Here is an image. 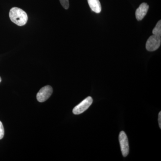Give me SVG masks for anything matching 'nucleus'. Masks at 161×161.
<instances>
[{
	"label": "nucleus",
	"instance_id": "f257e3e1",
	"mask_svg": "<svg viewBox=\"0 0 161 161\" xmlns=\"http://www.w3.org/2000/svg\"><path fill=\"white\" fill-rule=\"evenodd\" d=\"M9 16L12 22L19 26L25 25L28 20L26 13L18 7H13L10 9Z\"/></svg>",
	"mask_w": 161,
	"mask_h": 161
},
{
	"label": "nucleus",
	"instance_id": "f03ea898",
	"mask_svg": "<svg viewBox=\"0 0 161 161\" xmlns=\"http://www.w3.org/2000/svg\"><path fill=\"white\" fill-rule=\"evenodd\" d=\"M161 43V36L152 35L147 40L146 43V48L148 51H155L160 47Z\"/></svg>",
	"mask_w": 161,
	"mask_h": 161
},
{
	"label": "nucleus",
	"instance_id": "7ed1b4c3",
	"mask_svg": "<svg viewBox=\"0 0 161 161\" xmlns=\"http://www.w3.org/2000/svg\"><path fill=\"white\" fill-rule=\"evenodd\" d=\"M119 140L122 155L124 157H126L130 152V147L128 137L125 132L121 131L120 132L119 136Z\"/></svg>",
	"mask_w": 161,
	"mask_h": 161
},
{
	"label": "nucleus",
	"instance_id": "20e7f679",
	"mask_svg": "<svg viewBox=\"0 0 161 161\" xmlns=\"http://www.w3.org/2000/svg\"><path fill=\"white\" fill-rule=\"evenodd\" d=\"M93 103L92 97H88L73 109V112L75 115H79L88 109Z\"/></svg>",
	"mask_w": 161,
	"mask_h": 161
},
{
	"label": "nucleus",
	"instance_id": "39448f33",
	"mask_svg": "<svg viewBox=\"0 0 161 161\" xmlns=\"http://www.w3.org/2000/svg\"><path fill=\"white\" fill-rule=\"evenodd\" d=\"M53 92V88L50 86L43 87L37 94L36 98L37 100L40 102H44L50 97Z\"/></svg>",
	"mask_w": 161,
	"mask_h": 161
},
{
	"label": "nucleus",
	"instance_id": "423d86ee",
	"mask_svg": "<svg viewBox=\"0 0 161 161\" xmlns=\"http://www.w3.org/2000/svg\"><path fill=\"white\" fill-rule=\"evenodd\" d=\"M149 6L147 3H142L136 11V17L138 21H141L147 14Z\"/></svg>",
	"mask_w": 161,
	"mask_h": 161
},
{
	"label": "nucleus",
	"instance_id": "0eeeda50",
	"mask_svg": "<svg viewBox=\"0 0 161 161\" xmlns=\"http://www.w3.org/2000/svg\"><path fill=\"white\" fill-rule=\"evenodd\" d=\"M87 1L92 11L97 14L101 12L102 7L99 0H87Z\"/></svg>",
	"mask_w": 161,
	"mask_h": 161
},
{
	"label": "nucleus",
	"instance_id": "6e6552de",
	"mask_svg": "<svg viewBox=\"0 0 161 161\" xmlns=\"http://www.w3.org/2000/svg\"><path fill=\"white\" fill-rule=\"evenodd\" d=\"M153 34L161 36V21L159 20L157 23L155 27L152 31Z\"/></svg>",
	"mask_w": 161,
	"mask_h": 161
},
{
	"label": "nucleus",
	"instance_id": "1a4fd4ad",
	"mask_svg": "<svg viewBox=\"0 0 161 161\" xmlns=\"http://www.w3.org/2000/svg\"><path fill=\"white\" fill-rule=\"evenodd\" d=\"M60 4L64 9H67L69 8V0H60Z\"/></svg>",
	"mask_w": 161,
	"mask_h": 161
},
{
	"label": "nucleus",
	"instance_id": "9d476101",
	"mask_svg": "<svg viewBox=\"0 0 161 161\" xmlns=\"http://www.w3.org/2000/svg\"><path fill=\"white\" fill-rule=\"evenodd\" d=\"M4 129L3 127V124L2 122L0 121V140L2 139L4 136Z\"/></svg>",
	"mask_w": 161,
	"mask_h": 161
},
{
	"label": "nucleus",
	"instance_id": "9b49d317",
	"mask_svg": "<svg viewBox=\"0 0 161 161\" xmlns=\"http://www.w3.org/2000/svg\"><path fill=\"white\" fill-rule=\"evenodd\" d=\"M158 122L159 124V126L160 129H161V112H160L158 114Z\"/></svg>",
	"mask_w": 161,
	"mask_h": 161
},
{
	"label": "nucleus",
	"instance_id": "f8f14e48",
	"mask_svg": "<svg viewBox=\"0 0 161 161\" xmlns=\"http://www.w3.org/2000/svg\"><path fill=\"white\" fill-rule=\"evenodd\" d=\"M1 81H2V79H1V78L0 77V83H1Z\"/></svg>",
	"mask_w": 161,
	"mask_h": 161
}]
</instances>
